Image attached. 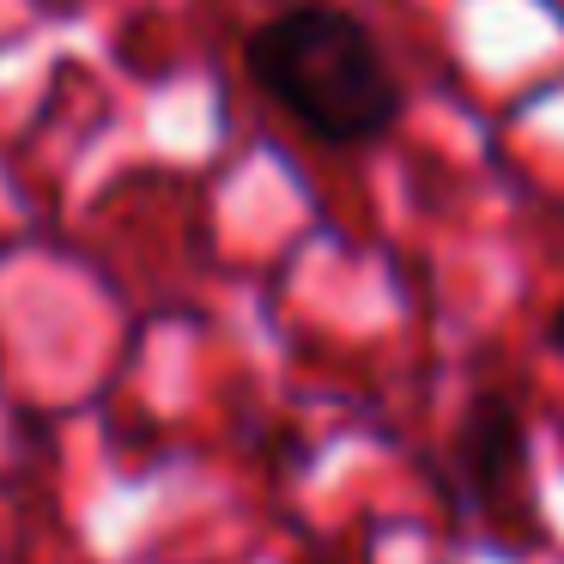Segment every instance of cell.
Segmentation results:
<instances>
[{
  "label": "cell",
  "mask_w": 564,
  "mask_h": 564,
  "mask_svg": "<svg viewBox=\"0 0 564 564\" xmlns=\"http://www.w3.org/2000/svg\"><path fill=\"white\" fill-rule=\"evenodd\" d=\"M243 67L256 86L328 147L382 140L401 116V79L389 74L377 37L352 13L297 7L243 43Z\"/></svg>",
  "instance_id": "obj_1"
},
{
  "label": "cell",
  "mask_w": 564,
  "mask_h": 564,
  "mask_svg": "<svg viewBox=\"0 0 564 564\" xmlns=\"http://www.w3.org/2000/svg\"><path fill=\"white\" fill-rule=\"evenodd\" d=\"M552 340H558V352H564V304H558V316H552Z\"/></svg>",
  "instance_id": "obj_3"
},
{
  "label": "cell",
  "mask_w": 564,
  "mask_h": 564,
  "mask_svg": "<svg viewBox=\"0 0 564 564\" xmlns=\"http://www.w3.org/2000/svg\"><path fill=\"white\" fill-rule=\"evenodd\" d=\"M455 486L462 503L510 546L540 540V498H534V455H528V419L510 394L486 389L467 401L455 425Z\"/></svg>",
  "instance_id": "obj_2"
}]
</instances>
